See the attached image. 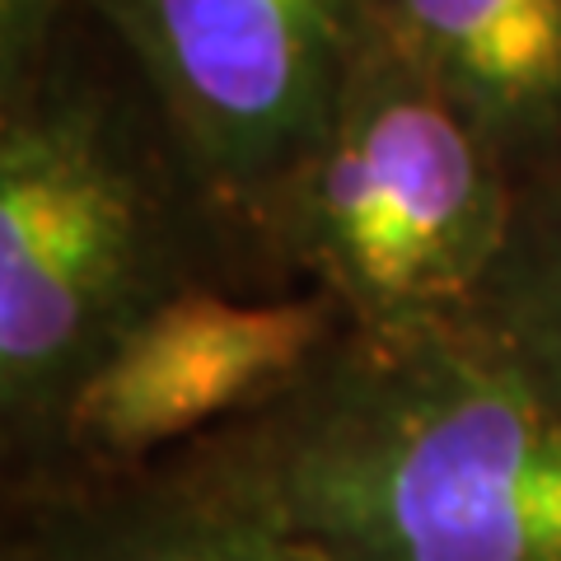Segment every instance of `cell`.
<instances>
[{
	"mask_svg": "<svg viewBox=\"0 0 561 561\" xmlns=\"http://www.w3.org/2000/svg\"><path fill=\"white\" fill-rule=\"evenodd\" d=\"M192 286L290 290L117 38L70 5L0 57V468L43 459L70 393Z\"/></svg>",
	"mask_w": 561,
	"mask_h": 561,
	"instance_id": "1",
	"label": "cell"
},
{
	"mask_svg": "<svg viewBox=\"0 0 561 561\" xmlns=\"http://www.w3.org/2000/svg\"><path fill=\"white\" fill-rule=\"evenodd\" d=\"M323 561H561V393L472 319L356 323L169 459Z\"/></svg>",
	"mask_w": 561,
	"mask_h": 561,
	"instance_id": "2",
	"label": "cell"
},
{
	"mask_svg": "<svg viewBox=\"0 0 561 561\" xmlns=\"http://www.w3.org/2000/svg\"><path fill=\"white\" fill-rule=\"evenodd\" d=\"M515 192L486 136L370 33L272 206L267 249L290 286L337 295L365 328L459 319L505 249Z\"/></svg>",
	"mask_w": 561,
	"mask_h": 561,
	"instance_id": "3",
	"label": "cell"
},
{
	"mask_svg": "<svg viewBox=\"0 0 561 561\" xmlns=\"http://www.w3.org/2000/svg\"><path fill=\"white\" fill-rule=\"evenodd\" d=\"M76 5L108 28L117 47L140 66V76L150 80L202 160L206 179L272 262V206L337 108L342 84L370 38V0H76Z\"/></svg>",
	"mask_w": 561,
	"mask_h": 561,
	"instance_id": "4",
	"label": "cell"
},
{
	"mask_svg": "<svg viewBox=\"0 0 561 561\" xmlns=\"http://www.w3.org/2000/svg\"><path fill=\"white\" fill-rule=\"evenodd\" d=\"M356 328L319 286H192L154 305L70 393L43 459L5 486L122 478L295 393Z\"/></svg>",
	"mask_w": 561,
	"mask_h": 561,
	"instance_id": "5",
	"label": "cell"
},
{
	"mask_svg": "<svg viewBox=\"0 0 561 561\" xmlns=\"http://www.w3.org/2000/svg\"><path fill=\"white\" fill-rule=\"evenodd\" d=\"M0 561H323L253 505L173 463L5 486Z\"/></svg>",
	"mask_w": 561,
	"mask_h": 561,
	"instance_id": "6",
	"label": "cell"
},
{
	"mask_svg": "<svg viewBox=\"0 0 561 561\" xmlns=\"http://www.w3.org/2000/svg\"><path fill=\"white\" fill-rule=\"evenodd\" d=\"M370 33L524 183L561 154V0H370Z\"/></svg>",
	"mask_w": 561,
	"mask_h": 561,
	"instance_id": "7",
	"label": "cell"
},
{
	"mask_svg": "<svg viewBox=\"0 0 561 561\" xmlns=\"http://www.w3.org/2000/svg\"><path fill=\"white\" fill-rule=\"evenodd\" d=\"M468 313L561 393V154L519 183L505 249Z\"/></svg>",
	"mask_w": 561,
	"mask_h": 561,
	"instance_id": "8",
	"label": "cell"
}]
</instances>
